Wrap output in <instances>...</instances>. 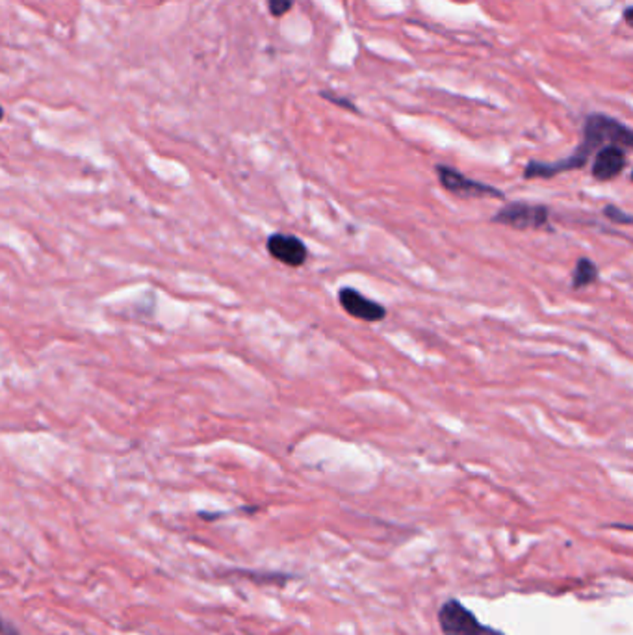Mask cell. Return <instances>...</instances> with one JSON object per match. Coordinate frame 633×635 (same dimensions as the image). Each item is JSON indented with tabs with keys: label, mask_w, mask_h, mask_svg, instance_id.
<instances>
[{
	"label": "cell",
	"mask_w": 633,
	"mask_h": 635,
	"mask_svg": "<svg viewBox=\"0 0 633 635\" xmlns=\"http://www.w3.org/2000/svg\"><path fill=\"white\" fill-rule=\"evenodd\" d=\"M490 221L514 230H550V208L545 205L514 201L498 210Z\"/></svg>",
	"instance_id": "3957f363"
},
{
	"label": "cell",
	"mask_w": 633,
	"mask_h": 635,
	"mask_svg": "<svg viewBox=\"0 0 633 635\" xmlns=\"http://www.w3.org/2000/svg\"><path fill=\"white\" fill-rule=\"evenodd\" d=\"M628 166V151L619 146H604L595 153L591 175L598 182L615 180Z\"/></svg>",
	"instance_id": "52a82bcc"
},
{
	"label": "cell",
	"mask_w": 633,
	"mask_h": 635,
	"mask_svg": "<svg viewBox=\"0 0 633 635\" xmlns=\"http://www.w3.org/2000/svg\"><path fill=\"white\" fill-rule=\"evenodd\" d=\"M604 146H619L629 151L633 147V134L629 127L613 120V117L605 113H591L583 125L581 144L569 158L557 162L531 160L524 170V179H552L561 173L581 170L587 166L589 158Z\"/></svg>",
	"instance_id": "6da1fadb"
},
{
	"label": "cell",
	"mask_w": 633,
	"mask_h": 635,
	"mask_svg": "<svg viewBox=\"0 0 633 635\" xmlns=\"http://www.w3.org/2000/svg\"><path fill=\"white\" fill-rule=\"evenodd\" d=\"M598 279V266L587 256L578 258L574 273H572V288L581 290L585 287H591Z\"/></svg>",
	"instance_id": "ba28073f"
},
{
	"label": "cell",
	"mask_w": 633,
	"mask_h": 635,
	"mask_svg": "<svg viewBox=\"0 0 633 635\" xmlns=\"http://www.w3.org/2000/svg\"><path fill=\"white\" fill-rule=\"evenodd\" d=\"M320 96H321L323 99H327V101H329V103H333V104H338V106L346 108V110H351V112H359V110H357V106L354 104V101H349V99H344V97H338V96H333V93H329V91H321V93H320Z\"/></svg>",
	"instance_id": "8fae6325"
},
{
	"label": "cell",
	"mask_w": 633,
	"mask_h": 635,
	"mask_svg": "<svg viewBox=\"0 0 633 635\" xmlns=\"http://www.w3.org/2000/svg\"><path fill=\"white\" fill-rule=\"evenodd\" d=\"M338 301L342 305V309L361 322H381L387 318V309L383 307L381 303L373 301L370 297H366L364 294H361L359 290L351 288V287H344L338 292Z\"/></svg>",
	"instance_id": "5b68a950"
},
{
	"label": "cell",
	"mask_w": 633,
	"mask_h": 635,
	"mask_svg": "<svg viewBox=\"0 0 633 635\" xmlns=\"http://www.w3.org/2000/svg\"><path fill=\"white\" fill-rule=\"evenodd\" d=\"M437 619L444 635H505L502 630L479 622L472 611L455 598L440 606Z\"/></svg>",
	"instance_id": "7a4b0ae2"
},
{
	"label": "cell",
	"mask_w": 633,
	"mask_h": 635,
	"mask_svg": "<svg viewBox=\"0 0 633 635\" xmlns=\"http://www.w3.org/2000/svg\"><path fill=\"white\" fill-rule=\"evenodd\" d=\"M268 253L275 258L277 263L290 266V268H299L307 263L309 249L294 234H283L275 232L268 238Z\"/></svg>",
	"instance_id": "8992f818"
},
{
	"label": "cell",
	"mask_w": 633,
	"mask_h": 635,
	"mask_svg": "<svg viewBox=\"0 0 633 635\" xmlns=\"http://www.w3.org/2000/svg\"><path fill=\"white\" fill-rule=\"evenodd\" d=\"M602 214H604L607 220H612L613 223H619V225H631V221H633L629 214H626V212H624L622 208H619V206H615V205H607V206L604 208Z\"/></svg>",
	"instance_id": "9c48e42d"
},
{
	"label": "cell",
	"mask_w": 633,
	"mask_h": 635,
	"mask_svg": "<svg viewBox=\"0 0 633 635\" xmlns=\"http://www.w3.org/2000/svg\"><path fill=\"white\" fill-rule=\"evenodd\" d=\"M3 117H4V108L0 106V121H3Z\"/></svg>",
	"instance_id": "4fadbf2b"
},
{
	"label": "cell",
	"mask_w": 633,
	"mask_h": 635,
	"mask_svg": "<svg viewBox=\"0 0 633 635\" xmlns=\"http://www.w3.org/2000/svg\"><path fill=\"white\" fill-rule=\"evenodd\" d=\"M435 171H437L440 186L446 192H450L452 196H457L461 199H476V197L504 199V192L498 190V188L490 186L487 182H479V180L466 177L464 173H461L455 168L438 163V166L435 168Z\"/></svg>",
	"instance_id": "277c9868"
},
{
	"label": "cell",
	"mask_w": 633,
	"mask_h": 635,
	"mask_svg": "<svg viewBox=\"0 0 633 635\" xmlns=\"http://www.w3.org/2000/svg\"><path fill=\"white\" fill-rule=\"evenodd\" d=\"M631 13H633V8H631V6H628V8L624 10V19H626V22H628L629 27H631Z\"/></svg>",
	"instance_id": "7c38bea8"
},
{
	"label": "cell",
	"mask_w": 633,
	"mask_h": 635,
	"mask_svg": "<svg viewBox=\"0 0 633 635\" xmlns=\"http://www.w3.org/2000/svg\"><path fill=\"white\" fill-rule=\"evenodd\" d=\"M294 6V0H268V8L273 17H283Z\"/></svg>",
	"instance_id": "30bf717a"
}]
</instances>
